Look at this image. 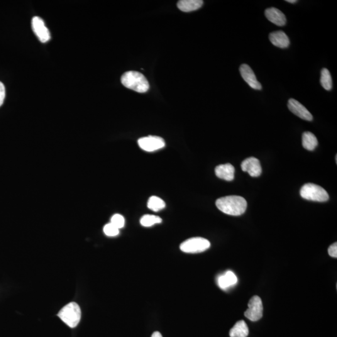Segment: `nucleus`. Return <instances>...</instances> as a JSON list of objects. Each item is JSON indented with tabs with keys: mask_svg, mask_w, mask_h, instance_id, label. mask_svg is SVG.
Here are the masks:
<instances>
[{
	"mask_svg": "<svg viewBox=\"0 0 337 337\" xmlns=\"http://www.w3.org/2000/svg\"><path fill=\"white\" fill-rule=\"evenodd\" d=\"M287 2H289L290 3H297V1L296 0H287Z\"/></svg>",
	"mask_w": 337,
	"mask_h": 337,
	"instance_id": "obj_27",
	"label": "nucleus"
},
{
	"mask_svg": "<svg viewBox=\"0 0 337 337\" xmlns=\"http://www.w3.org/2000/svg\"><path fill=\"white\" fill-rule=\"evenodd\" d=\"M58 316L68 326L75 328L80 323L82 312L77 303L72 302L63 307Z\"/></svg>",
	"mask_w": 337,
	"mask_h": 337,
	"instance_id": "obj_3",
	"label": "nucleus"
},
{
	"mask_svg": "<svg viewBox=\"0 0 337 337\" xmlns=\"http://www.w3.org/2000/svg\"><path fill=\"white\" fill-rule=\"evenodd\" d=\"M248 326L245 322L241 321L237 322L229 332L231 337H247L249 335Z\"/></svg>",
	"mask_w": 337,
	"mask_h": 337,
	"instance_id": "obj_17",
	"label": "nucleus"
},
{
	"mask_svg": "<svg viewBox=\"0 0 337 337\" xmlns=\"http://www.w3.org/2000/svg\"><path fill=\"white\" fill-rule=\"evenodd\" d=\"M111 223L118 229L123 228L125 224L124 217L120 214H115L112 217Z\"/></svg>",
	"mask_w": 337,
	"mask_h": 337,
	"instance_id": "obj_22",
	"label": "nucleus"
},
{
	"mask_svg": "<svg viewBox=\"0 0 337 337\" xmlns=\"http://www.w3.org/2000/svg\"><path fill=\"white\" fill-rule=\"evenodd\" d=\"M211 247V243L206 239L193 238L180 244V249L185 253H203Z\"/></svg>",
	"mask_w": 337,
	"mask_h": 337,
	"instance_id": "obj_5",
	"label": "nucleus"
},
{
	"mask_svg": "<svg viewBox=\"0 0 337 337\" xmlns=\"http://www.w3.org/2000/svg\"><path fill=\"white\" fill-rule=\"evenodd\" d=\"M265 15L268 21L277 26H283L286 24V17L285 14L274 7H271L266 9Z\"/></svg>",
	"mask_w": 337,
	"mask_h": 337,
	"instance_id": "obj_12",
	"label": "nucleus"
},
{
	"mask_svg": "<svg viewBox=\"0 0 337 337\" xmlns=\"http://www.w3.org/2000/svg\"><path fill=\"white\" fill-rule=\"evenodd\" d=\"M5 87L1 82H0V107L3 104L4 98H5Z\"/></svg>",
	"mask_w": 337,
	"mask_h": 337,
	"instance_id": "obj_25",
	"label": "nucleus"
},
{
	"mask_svg": "<svg viewBox=\"0 0 337 337\" xmlns=\"http://www.w3.org/2000/svg\"><path fill=\"white\" fill-rule=\"evenodd\" d=\"M300 193L302 198L309 201L324 202L329 199V195L326 190L313 183L305 184L300 189Z\"/></svg>",
	"mask_w": 337,
	"mask_h": 337,
	"instance_id": "obj_4",
	"label": "nucleus"
},
{
	"mask_svg": "<svg viewBox=\"0 0 337 337\" xmlns=\"http://www.w3.org/2000/svg\"><path fill=\"white\" fill-rule=\"evenodd\" d=\"M138 145L143 150L147 152H153L165 147L166 143L161 137L149 136L139 139Z\"/></svg>",
	"mask_w": 337,
	"mask_h": 337,
	"instance_id": "obj_7",
	"label": "nucleus"
},
{
	"mask_svg": "<svg viewBox=\"0 0 337 337\" xmlns=\"http://www.w3.org/2000/svg\"><path fill=\"white\" fill-rule=\"evenodd\" d=\"M328 253L330 256L332 257H337V244L335 243L329 247Z\"/></svg>",
	"mask_w": 337,
	"mask_h": 337,
	"instance_id": "obj_24",
	"label": "nucleus"
},
{
	"mask_svg": "<svg viewBox=\"0 0 337 337\" xmlns=\"http://www.w3.org/2000/svg\"><path fill=\"white\" fill-rule=\"evenodd\" d=\"M269 40L272 45L280 48H286L290 45V40L286 34L282 31H274L269 35Z\"/></svg>",
	"mask_w": 337,
	"mask_h": 337,
	"instance_id": "obj_14",
	"label": "nucleus"
},
{
	"mask_svg": "<svg viewBox=\"0 0 337 337\" xmlns=\"http://www.w3.org/2000/svg\"><path fill=\"white\" fill-rule=\"evenodd\" d=\"M288 107L293 114L304 120L311 121L313 119V116L311 112L308 111L306 107L295 99L291 98L289 100Z\"/></svg>",
	"mask_w": 337,
	"mask_h": 337,
	"instance_id": "obj_10",
	"label": "nucleus"
},
{
	"mask_svg": "<svg viewBox=\"0 0 337 337\" xmlns=\"http://www.w3.org/2000/svg\"><path fill=\"white\" fill-rule=\"evenodd\" d=\"M217 282L221 289L226 290L237 284L238 278L232 271H228L224 275L220 276L217 279Z\"/></svg>",
	"mask_w": 337,
	"mask_h": 337,
	"instance_id": "obj_15",
	"label": "nucleus"
},
{
	"mask_svg": "<svg viewBox=\"0 0 337 337\" xmlns=\"http://www.w3.org/2000/svg\"><path fill=\"white\" fill-rule=\"evenodd\" d=\"M31 23L34 33L41 42H48L51 39L50 33L43 19L40 17L35 16Z\"/></svg>",
	"mask_w": 337,
	"mask_h": 337,
	"instance_id": "obj_8",
	"label": "nucleus"
},
{
	"mask_svg": "<svg viewBox=\"0 0 337 337\" xmlns=\"http://www.w3.org/2000/svg\"><path fill=\"white\" fill-rule=\"evenodd\" d=\"M216 206L220 211L230 216H239L246 212L248 203L243 197L230 195L217 200Z\"/></svg>",
	"mask_w": 337,
	"mask_h": 337,
	"instance_id": "obj_1",
	"label": "nucleus"
},
{
	"mask_svg": "<svg viewBox=\"0 0 337 337\" xmlns=\"http://www.w3.org/2000/svg\"><path fill=\"white\" fill-rule=\"evenodd\" d=\"M151 337H163L162 335L159 332H155L152 335Z\"/></svg>",
	"mask_w": 337,
	"mask_h": 337,
	"instance_id": "obj_26",
	"label": "nucleus"
},
{
	"mask_svg": "<svg viewBox=\"0 0 337 337\" xmlns=\"http://www.w3.org/2000/svg\"><path fill=\"white\" fill-rule=\"evenodd\" d=\"M241 168L244 172H248L249 174L253 177L260 176L262 173L260 161L255 158H247L242 163Z\"/></svg>",
	"mask_w": 337,
	"mask_h": 337,
	"instance_id": "obj_9",
	"label": "nucleus"
},
{
	"mask_svg": "<svg viewBox=\"0 0 337 337\" xmlns=\"http://www.w3.org/2000/svg\"><path fill=\"white\" fill-rule=\"evenodd\" d=\"M215 173L217 177L220 179L227 180V181H232L234 179L235 168L229 163L217 166L215 168Z\"/></svg>",
	"mask_w": 337,
	"mask_h": 337,
	"instance_id": "obj_13",
	"label": "nucleus"
},
{
	"mask_svg": "<svg viewBox=\"0 0 337 337\" xmlns=\"http://www.w3.org/2000/svg\"><path fill=\"white\" fill-rule=\"evenodd\" d=\"M162 222V219L159 216L155 215H145L141 217L140 223L144 227H151L156 224H160Z\"/></svg>",
	"mask_w": 337,
	"mask_h": 337,
	"instance_id": "obj_21",
	"label": "nucleus"
},
{
	"mask_svg": "<svg viewBox=\"0 0 337 337\" xmlns=\"http://www.w3.org/2000/svg\"><path fill=\"white\" fill-rule=\"evenodd\" d=\"M242 77L248 83L249 86L256 90L262 89V85L258 82L254 73L249 65L243 64L239 68Z\"/></svg>",
	"mask_w": 337,
	"mask_h": 337,
	"instance_id": "obj_11",
	"label": "nucleus"
},
{
	"mask_svg": "<svg viewBox=\"0 0 337 337\" xmlns=\"http://www.w3.org/2000/svg\"><path fill=\"white\" fill-rule=\"evenodd\" d=\"M263 309L262 300L255 295L249 300L248 309L244 313V316L253 322L259 321L263 316Z\"/></svg>",
	"mask_w": 337,
	"mask_h": 337,
	"instance_id": "obj_6",
	"label": "nucleus"
},
{
	"mask_svg": "<svg viewBox=\"0 0 337 337\" xmlns=\"http://www.w3.org/2000/svg\"><path fill=\"white\" fill-rule=\"evenodd\" d=\"M318 145L316 136L311 132H305L302 135V146L305 150L314 151Z\"/></svg>",
	"mask_w": 337,
	"mask_h": 337,
	"instance_id": "obj_18",
	"label": "nucleus"
},
{
	"mask_svg": "<svg viewBox=\"0 0 337 337\" xmlns=\"http://www.w3.org/2000/svg\"><path fill=\"white\" fill-rule=\"evenodd\" d=\"M121 83L127 88L134 90L140 93L147 92L150 89V84L145 76L141 73L128 72L124 73L121 77Z\"/></svg>",
	"mask_w": 337,
	"mask_h": 337,
	"instance_id": "obj_2",
	"label": "nucleus"
},
{
	"mask_svg": "<svg viewBox=\"0 0 337 337\" xmlns=\"http://www.w3.org/2000/svg\"><path fill=\"white\" fill-rule=\"evenodd\" d=\"M321 83L322 87L327 91L332 88V80L331 73L326 68L322 69L321 72Z\"/></svg>",
	"mask_w": 337,
	"mask_h": 337,
	"instance_id": "obj_20",
	"label": "nucleus"
},
{
	"mask_svg": "<svg viewBox=\"0 0 337 337\" xmlns=\"http://www.w3.org/2000/svg\"><path fill=\"white\" fill-rule=\"evenodd\" d=\"M166 204L163 199L157 196L151 197L148 202V207L154 212H158L165 209Z\"/></svg>",
	"mask_w": 337,
	"mask_h": 337,
	"instance_id": "obj_19",
	"label": "nucleus"
},
{
	"mask_svg": "<svg viewBox=\"0 0 337 337\" xmlns=\"http://www.w3.org/2000/svg\"><path fill=\"white\" fill-rule=\"evenodd\" d=\"M202 0H180L178 1V8L184 12H190L197 10L203 5Z\"/></svg>",
	"mask_w": 337,
	"mask_h": 337,
	"instance_id": "obj_16",
	"label": "nucleus"
},
{
	"mask_svg": "<svg viewBox=\"0 0 337 337\" xmlns=\"http://www.w3.org/2000/svg\"><path fill=\"white\" fill-rule=\"evenodd\" d=\"M104 233L107 236L113 237L118 236L119 233V229L111 223L107 224L104 227Z\"/></svg>",
	"mask_w": 337,
	"mask_h": 337,
	"instance_id": "obj_23",
	"label": "nucleus"
}]
</instances>
